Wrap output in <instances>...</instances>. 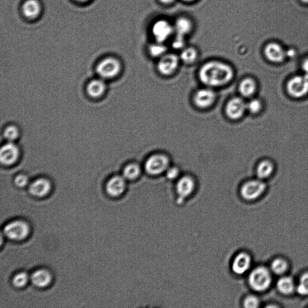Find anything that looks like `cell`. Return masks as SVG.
I'll return each mask as SVG.
<instances>
[{"label":"cell","instance_id":"cell-1","mask_svg":"<svg viewBox=\"0 0 308 308\" xmlns=\"http://www.w3.org/2000/svg\"><path fill=\"white\" fill-rule=\"evenodd\" d=\"M199 75L205 85L220 87L226 85L233 79L234 71L232 67L227 64L210 62L202 66Z\"/></svg>","mask_w":308,"mask_h":308},{"label":"cell","instance_id":"cell-2","mask_svg":"<svg viewBox=\"0 0 308 308\" xmlns=\"http://www.w3.org/2000/svg\"><path fill=\"white\" fill-rule=\"evenodd\" d=\"M272 282L271 274L267 268L263 267L256 268L249 276V282L253 290L263 291L269 287Z\"/></svg>","mask_w":308,"mask_h":308},{"label":"cell","instance_id":"cell-3","mask_svg":"<svg viewBox=\"0 0 308 308\" xmlns=\"http://www.w3.org/2000/svg\"><path fill=\"white\" fill-rule=\"evenodd\" d=\"M169 159L163 154H154L146 160L145 169L152 175H158L165 172L169 168Z\"/></svg>","mask_w":308,"mask_h":308},{"label":"cell","instance_id":"cell-4","mask_svg":"<svg viewBox=\"0 0 308 308\" xmlns=\"http://www.w3.org/2000/svg\"><path fill=\"white\" fill-rule=\"evenodd\" d=\"M4 233L9 239L19 241L26 238L30 233V227L24 221L15 220L6 224Z\"/></svg>","mask_w":308,"mask_h":308},{"label":"cell","instance_id":"cell-5","mask_svg":"<svg viewBox=\"0 0 308 308\" xmlns=\"http://www.w3.org/2000/svg\"><path fill=\"white\" fill-rule=\"evenodd\" d=\"M121 66L120 62L114 58L108 57L102 60L96 67V71L101 78H113L120 72Z\"/></svg>","mask_w":308,"mask_h":308},{"label":"cell","instance_id":"cell-6","mask_svg":"<svg viewBox=\"0 0 308 308\" xmlns=\"http://www.w3.org/2000/svg\"><path fill=\"white\" fill-rule=\"evenodd\" d=\"M287 89L292 96L300 98L308 93V75L294 76L290 80L287 85Z\"/></svg>","mask_w":308,"mask_h":308},{"label":"cell","instance_id":"cell-7","mask_svg":"<svg viewBox=\"0 0 308 308\" xmlns=\"http://www.w3.org/2000/svg\"><path fill=\"white\" fill-rule=\"evenodd\" d=\"M265 189L264 182L259 180H253L244 184L241 194L246 200H254L262 194Z\"/></svg>","mask_w":308,"mask_h":308},{"label":"cell","instance_id":"cell-8","mask_svg":"<svg viewBox=\"0 0 308 308\" xmlns=\"http://www.w3.org/2000/svg\"><path fill=\"white\" fill-rule=\"evenodd\" d=\"M152 32L157 43H163L174 32V27L166 20H159L153 24Z\"/></svg>","mask_w":308,"mask_h":308},{"label":"cell","instance_id":"cell-9","mask_svg":"<svg viewBox=\"0 0 308 308\" xmlns=\"http://www.w3.org/2000/svg\"><path fill=\"white\" fill-rule=\"evenodd\" d=\"M247 109V104L240 98H234L227 102L226 113L231 120H237L243 117Z\"/></svg>","mask_w":308,"mask_h":308},{"label":"cell","instance_id":"cell-10","mask_svg":"<svg viewBox=\"0 0 308 308\" xmlns=\"http://www.w3.org/2000/svg\"><path fill=\"white\" fill-rule=\"evenodd\" d=\"M178 65L179 59L175 54H166L159 61L158 69L163 75H169L175 71Z\"/></svg>","mask_w":308,"mask_h":308},{"label":"cell","instance_id":"cell-11","mask_svg":"<svg viewBox=\"0 0 308 308\" xmlns=\"http://www.w3.org/2000/svg\"><path fill=\"white\" fill-rule=\"evenodd\" d=\"M19 156L18 147L11 142L5 144L0 151V160L3 165H11L17 161Z\"/></svg>","mask_w":308,"mask_h":308},{"label":"cell","instance_id":"cell-12","mask_svg":"<svg viewBox=\"0 0 308 308\" xmlns=\"http://www.w3.org/2000/svg\"><path fill=\"white\" fill-rule=\"evenodd\" d=\"M216 95L212 90L203 89L199 90L194 96V101L198 107L206 108L214 103Z\"/></svg>","mask_w":308,"mask_h":308},{"label":"cell","instance_id":"cell-13","mask_svg":"<svg viewBox=\"0 0 308 308\" xmlns=\"http://www.w3.org/2000/svg\"><path fill=\"white\" fill-rule=\"evenodd\" d=\"M195 187V182L190 176H185L178 181L176 185V191L179 196V201L190 197Z\"/></svg>","mask_w":308,"mask_h":308},{"label":"cell","instance_id":"cell-14","mask_svg":"<svg viewBox=\"0 0 308 308\" xmlns=\"http://www.w3.org/2000/svg\"><path fill=\"white\" fill-rule=\"evenodd\" d=\"M124 176H115L111 178L106 185L107 194L115 197L123 194L126 188V182Z\"/></svg>","mask_w":308,"mask_h":308},{"label":"cell","instance_id":"cell-15","mask_svg":"<svg viewBox=\"0 0 308 308\" xmlns=\"http://www.w3.org/2000/svg\"><path fill=\"white\" fill-rule=\"evenodd\" d=\"M251 265V258L246 253H241L234 259L233 262V271L236 274L243 275L248 271Z\"/></svg>","mask_w":308,"mask_h":308},{"label":"cell","instance_id":"cell-16","mask_svg":"<svg viewBox=\"0 0 308 308\" xmlns=\"http://www.w3.org/2000/svg\"><path fill=\"white\" fill-rule=\"evenodd\" d=\"M51 187V183L48 179L40 178L32 183L29 190L34 197H43L50 192Z\"/></svg>","mask_w":308,"mask_h":308},{"label":"cell","instance_id":"cell-17","mask_svg":"<svg viewBox=\"0 0 308 308\" xmlns=\"http://www.w3.org/2000/svg\"><path fill=\"white\" fill-rule=\"evenodd\" d=\"M52 280V277L49 272L45 269L35 271L31 275V281L35 286L44 288L48 286Z\"/></svg>","mask_w":308,"mask_h":308},{"label":"cell","instance_id":"cell-18","mask_svg":"<svg viewBox=\"0 0 308 308\" xmlns=\"http://www.w3.org/2000/svg\"><path fill=\"white\" fill-rule=\"evenodd\" d=\"M266 57L269 60L274 62H280L284 60L285 53L278 44L272 43L268 45L265 49Z\"/></svg>","mask_w":308,"mask_h":308},{"label":"cell","instance_id":"cell-19","mask_svg":"<svg viewBox=\"0 0 308 308\" xmlns=\"http://www.w3.org/2000/svg\"><path fill=\"white\" fill-rule=\"evenodd\" d=\"M106 86L103 80L95 79L90 82L87 87L88 94L92 98H98L104 94Z\"/></svg>","mask_w":308,"mask_h":308},{"label":"cell","instance_id":"cell-20","mask_svg":"<svg viewBox=\"0 0 308 308\" xmlns=\"http://www.w3.org/2000/svg\"><path fill=\"white\" fill-rule=\"evenodd\" d=\"M174 31L176 35L185 37L190 33L192 29V24L188 19L186 18H179L176 21L174 25Z\"/></svg>","mask_w":308,"mask_h":308},{"label":"cell","instance_id":"cell-21","mask_svg":"<svg viewBox=\"0 0 308 308\" xmlns=\"http://www.w3.org/2000/svg\"><path fill=\"white\" fill-rule=\"evenodd\" d=\"M22 10L25 17L34 18L40 14L41 6L37 0H27L25 2Z\"/></svg>","mask_w":308,"mask_h":308},{"label":"cell","instance_id":"cell-22","mask_svg":"<svg viewBox=\"0 0 308 308\" xmlns=\"http://www.w3.org/2000/svg\"><path fill=\"white\" fill-rule=\"evenodd\" d=\"M256 83L251 79H246L241 82L239 86L240 94L245 97H249L254 94L256 91Z\"/></svg>","mask_w":308,"mask_h":308},{"label":"cell","instance_id":"cell-23","mask_svg":"<svg viewBox=\"0 0 308 308\" xmlns=\"http://www.w3.org/2000/svg\"><path fill=\"white\" fill-rule=\"evenodd\" d=\"M277 287L279 292L284 294H290L294 290L293 279L290 277H283L279 279Z\"/></svg>","mask_w":308,"mask_h":308},{"label":"cell","instance_id":"cell-24","mask_svg":"<svg viewBox=\"0 0 308 308\" xmlns=\"http://www.w3.org/2000/svg\"><path fill=\"white\" fill-rule=\"evenodd\" d=\"M274 171V166L268 161H263L259 163L256 170V173L260 179H264L268 177Z\"/></svg>","mask_w":308,"mask_h":308},{"label":"cell","instance_id":"cell-25","mask_svg":"<svg viewBox=\"0 0 308 308\" xmlns=\"http://www.w3.org/2000/svg\"><path fill=\"white\" fill-rule=\"evenodd\" d=\"M140 174V168L136 164H130L125 167L123 171V176L126 179H136Z\"/></svg>","mask_w":308,"mask_h":308},{"label":"cell","instance_id":"cell-26","mask_svg":"<svg viewBox=\"0 0 308 308\" xmlns=\"http://www.w3.org/2000/svg\"><path fill=\"white\" fill-rule=\"evenodd\" d=\"M198 53L195 48H186L181 53V59L185 63H191L197 59Z\"/></svg>","mask_w":308,"mask_h":308},{"label":"cell","instance_id":"cell-27","mask_svg":"<svg viewBox=\"0 0 308 308\" xmlns=\"http://www.w3.org/2000/svg\"><path fill=\"white\" fill-rule=\"evenodd\" d=\"M287 263L283 259H276L272 263L271 268L272 271L277 275L283 274L287 271Z\"/></svg>","mask_w":308,"mask_h":308},{"label":"cell","instance_id":"cell-28","mask_svg":"<svg viewBox=\"0 0 308 308\" xmlns=\"http://www.w3.org/2000/svg\"><path fill=\"white\" fill-rule=\"evenodd\" d=\"M167 48L162 43H157L149 47V53L154 57H162L165 55Z\"/></svg>","mask_w":308,"mask_h":308},{"label":"cell","instance_id":"cell-29","mask_svg":"<svg viewBox=\"0 0 308 308\" xmlns=\"http://www.w3.org/2000/svg\"><path fill=\"white\" fill-rule=\"evenodd\" d=\"M297 291L298 294L303 296L308 295V273L301 276L297 287Z\"/></svg>","mask_w":308,"mask_h":308},{"label":"cell","instance_id":"cell-30","mask_svg":"<svg viewBox=\"0 0 308 308\" xmlns=\"http://www.w3.org/2000/svg\"><path fill=\"white\" fill-rule=\"evenodd\" d=\"M28 281V277L27 274L24 272L19 273L15 275L13 279V284L15 287L21 288L27 284Z\"/></svg>","mask_w":308,"mask_h":308},{"label":"cell","instance_id":"cell-31","mask_svg":"<svg viewBox=\"0 0 308 308\" xmlns=\"http://www.w3.org/2000/svg\"><path fill=\"white\" fill-rule=\"evenodd\" d=\"M19 136V130L17 127L14 126V125H11L6 128L4 132V136L6 139L9 141V142H12L17 139Z\"/></svg>","mask_w":308,"mask_h":308},{"label":"cell","instance_id":"cell-32","mask_svg":"<svg viewBox=\"0 0 308 308\" xmlns=\"http://www.w3.org/2000/svg\"><path fill=\"white\" fill-rule=\"evenodd\" d=\"M261 103L258 99H252L247 104V109L252 113H258L261 110Z\"/></svg>","mask_w":308,"mask_h":308},{"label":"cell","instance_id":"cell-33","mask_svg":"<svg viewBox=\"0 0 308 308\" xmlns=\"http://www.w3.org/2000/svg\"><path fill=\"white\" fill-rule=\"evenodd\" d=\"M259 304L258 298L254 296H249L246 297L245 301H244V306L247 308L257 307Z\"/></svg>","mask_w":308,"mask_h":308},{"label":"cell","instance_id":"cell-34","mask_svg":"<svg viewBox=\"0 0 308 308\" xmlns=\"http://www.w3.org/2000/svg\"><path fill=\"white\" fill-rule=\"evenodd\" d=\"M185 46L184 37L176 35V36L172 43V47L175 49H182Z\"/></svg>","mask_w":308,"mask_h":308},{"label":"cell","instance_id":"cell-35","mask_svg":"<svg viewBox=\"0 0 308 308\" xmlns=\"http://www.w3.org/2000/svg\"><path fill=\"white\" fill-rule=\"evenodd\" d=\"M179 175V170L176 167H172V168H169L166 171L167 178L171 180L175 179L178 177Z\"/></svg>","mask_w":308,"mask_h":308},{"label":"cell","instance_id":"cell-36","mask_svg":"<svg viewBox=\"0 0 308 308\" xmlns=\"http://www.w3.org/2000/svg\"><path fill=\"white\" fill-rule=\"evenodd\" d=\"M28 179L24 175H19L15 179V184L19 187H23L28 184Z\"/></svg>","mask_w":308,"mask_h":308},{"label":"cell","instance_id":"cell-37","mask_svg":"<svg viewBox=\"0 0 308 308\" xmlns=\"http://www.w3.org/2000/svg\"><path fill=\"white\" fill-rule=\"evenodd\" d=\"M302 68L304 72H305V74L308 75V59L304 60L303 63Z\"/></svg>","mask_w":308,"mask_h":308},{"label":"cell","instance_id":"cell-38","mask_svg":"<svg viewBox=\"0 0 308 308\" xmlns=\"http://www.w3.org/2000/svg\"><path fill=\"white\" fill-rule=\"evenodd\" d=\"M160 2L164 3V4H171L174 0H160Z\"/></svg>","mask_w":308,"mask_h":308},{"label":"cell","instance_id":"cell-39","mask_svg":"<svg viewBox=\"0 0 308 308\" xmlns=\"http://www.w3.org/2000/svg\"><path fill=\"white\" fill-rule=\"evenodd\" d=\"M77 1L83 2L88 1V0H77Z\"/></svg>","mask_w":308,"mask_h":308},{"label":"cell","instance_id":"cell-40","mask_svg":"<svg viewBox=\"0 0 308 308\" xmlns=\"http://www.w3.org/2000/svg\"><path fill=\"white\" fill-rule=\"evenodd\" d=\"M301 1L304 2V3H308V0H301Z\"/></svg>","mask_w":308,"mask_h":308},{"label":"cell","instance_id":"cell-41","mask_svg":"<svg viewBox=\"0 0 308 308\" xmlns=\"http://www.w3.org/2000/svg\"><path fill=\"white\" fill-rule=\"evenodd\" d=\"M184 1L190 2L194 1V0H184Z\"/></svg>","mask_w":308,"mask_h":308}]
</instances>
